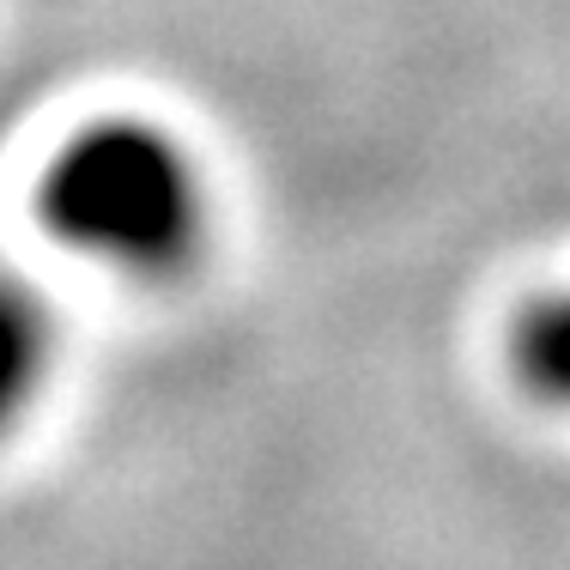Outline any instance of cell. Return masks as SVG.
I'll list each match as a JSON object with an SVG mask.
<instances>
[{"label":"cell","mask_w":570,"mask_h":570,"mask_svg":"<svg viewBox=\"0 0 570 570\" xmlns=\"http://www.w3.org/2000/svg\"><path fill=\"white\" fill-rule=\"evenodd\" d=\"M37 219L61 249L128 279H176L207 249V176L153 116H98L43 158Z\"/></svg>","instance_id":"cell-1"},{"label":"cell","mask_w":570,"mask_h":570,"mask_svg":"<svg viewBox=\"0 0 570 570\" xmlns=\"http://www.w3.org/2000/svg\"><path fill=\"white\" fill-rule=\"evenodd\" d=\"M61 358V328L49 297L31 279L0 274V443H12V431L37 413L49 376Z\"/></svg>","instance_id":"cell-2"},{"label":"cell","mask_w":570,"mask_h":570,"mask_svg":"<svg viewBox=\"0 0 570 570\" xmlns=\"http://www.w3.org/2000/svg\"><path fill=\"white\" fill-rule=\"evenodd\" d=\"M510 358H515V376H522L540 401L570 406V297L534 304L515 322Z\"/></svg>","instance_id":"cell-3"}]
</instances>
